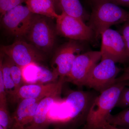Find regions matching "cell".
I'll return each instance as SVG.
<instances>
[{"label":"cell","mask_w":129,"mask_h":129,"mask_svg":"<svg viewBox=\"0 0 129 129\" xmlns=\"http://www.w3.org/2000/svg\"><path fill=\"white\" fill-rule=\"evenodd\" d=\"M89 1L91 12L87 25L94 32L96 40L111 26L129 19V11L107 0Z\"/></svg>","instance_id":"cell-1"},{"label":"cell","mask_w":129,"mask_h":129,"mask_svg":"<svg viewBox=\"0 0 129 129\" xmlns=\"http://www.w3.org/2000/svg\"><path fill=\"white\" fill-rule=\"evenodd\" d=\"M126 83L127 81L116 83L96 97L88 113L84 129H104Z\"/></svg>","instance_id":"cell-2"},{"label":"cell","mask_w":129,"mask_h":129,"mask_svg":"<svg viewBox=\"0 0 129 129\" xmlns=\"http://www.w3.org/2000/svg\"><path fill=\"white\" fill-rule=\"evenodd\" d=\"M47 17L34 14L27 35L31 44L43 52L50 51L55 44L56 34Z\"/></svg>","instance_id":"cell-3"},{"label":"cell","mask_w":129,"mask_h":129,"mask_svg":"<svg viewBox=\"0 0 129 129\" xmlns=\"http://www.w3.org/2000/svg\"><path fill=\"white\" fill-rule=\"evenodd\" d=\"M110 59L101 60L92 69L84 86L92 88L101 93L116 84L120 69Z\"/></svg>","instance_id":"cell-4"},{"label":"cell","mask_w":129,"mask_h":129,"mask_svg":"<svg viewBox=\"0 0 129 129\" xmlns=\"http://www.w3.org/2000/svg\"><path fill=\"white\" fill-rule=\"evenodd\" d=\"M56 20V31L62 37L75 41H88L94 39L91 29L80 19L62 12Z\"/></svg>","instance_id":"cell-5"},{"label":"cell","mask_w":129,"mask_h":129,"mask_svg":"<svg viewBox=\"0 0 129 129\" xmlns=\"http://www.w3.org/2000/svg\"><path fill=\"white\" fill-rule=\"evenodd\" d=\"M101 37V60L110 59L115 63L128 61L126 45L120 32L109 28L103 33Z\"/></svg>","instance_id":"cell-6"},{"label":"cell","mask_w":129,"mask_h":129,"mask_svg":"<svg viewBox=\"0 0 129 129\" xmlns=\"http://www.w3.org/2000/svg\"><path fill=\"white\" fill-rule=\"evenodd\" d=\"M1 50L2 52L21 68L45 60L43 52L32 44L22 41H17L9 45L2 46Z\"/></svg>","instance_id":"cell-7"},{"label":"cell","mask_w":129,"mask_h":129,"mask_svg":"<svg viewBox=\"0 0 129 129\" xmlns=\"http://www.w3.org/2000/svg\"><path fill=\"white\" fill-rule=\"evenodd\" d=\"M34 14L27 6L19 5L2 16L3 27L13 35H27L32 23Z\"/></svg>","instance_id":"cell-8"},{"label":"cell","mask_w":129,"mask_h":129,"mask_svg":"<svg viewBox=\"0 0 129 129\" xmlns=\"http://www.w3.org/2000/svg\"><path fill=\"white\" fill-rule=\"evenodd\" d=\"M101 58V53L98 51H90L80 54L75 59L65 81L79 87L84 86L90 73Z\"/></svg>","instance_id":"cell-9"},{"label":"cell","mask_w":129,"mask_h":129,"mask_svg":"<svg viewBox=\"0 0 129 129\" xmlns=\"http://www.w3.org/2000/svg\"><path fill=\"white\" fill-rule=\"evenodd\" d=\"M82 49L80 44L73 40L61 46L53 57V71L60 78H65L71 71L75 59Z\"/></svg>","instance_id":"cell-10"},{"label":"cell","mask_w":129,"mask_h":129,"mask_svg":"<svg viewBox=\"0 0 129 129\" xmlns=\"http://www.w3.org/2000/svg\"><path fill=\"white\" fill-rule=\"evenodd\" d=\"M65 81V78H60L59 80L55 83L24 84L11 96L16 101L28 98H44L51 96H59Z\"/></svg>","instance_id":"cell-11"},{"label":"cell","mask_w":129,"mask_h":129,"mask_svg":"<svg viewBox=\"0 0 129 129\" xmlns=\"http://www.w3.org/2000/svg\"><path fill=\"white\" fill-rule=\"evenodd\" d=\"M90 92L73 91L70 92L66 99L70 106L71 114L67 122H74L80 120L85 123L88 113L95 98Z\"/></svg>","instance_id":"cell-12"},{"label":"cell","mask_w":129,"mask_h":129,"mask_svg":"<svg viewBox=\"0 0 129 129\" xmlns=\"http://www.w3.org/2000/svg\"><path fill=\"white\" fill-rule=\"evenodd\" d=\"M43 98H28L21 100L12 116L11 129H23L32 122L40 101Z\"/></svg>","instance_id":"cell-13"},{"label":"cell","mask_w":129,"mask_h":129,"mask_svg":"<svg viewBox=\"0 0 129 129\" xmlns=\"http://www.w3.org/2000/svg\"><path fill=\"white\" fill-rule=\"evenodd\" d=\"M58 96H51L42 99L37 106L33 120L28 126L45 129L49 122L48 115L49 111L53 104L58 101Z\"/></svg>","instance_id":"cell-14"},{"label":"cell","mask_w":129,"mask_h":129,"mask_svg":"<svg viewBox=\"0 0 129 129\" xmlns=\"http://www.w3.org/2000/svg\"><path fill=\"white\" fill-rule=\"evenodd\" d=\"M25 3L34 14L56 19L60 16L56 12L53 0H26Z\"/></svg>","instance_id":"cell-15"},{"label":"cell","mask_w":129,"mask_h":129,"mask_svg":"<svg viewBox=\"0 0 129 129\" xmlns=\"http://www.w3.org/2000/svg\"><path fill=\"white\" fill-rule=\"evenodd\" d=\"M58 5L62 12L68 16L80 19L84 22L89 20L90 15L86 13L80 0H60Z\"/></svg>","instance_id":"cell-16"},{"label":"cell","mask_w":129,"mask_h":129,"mask_svg":"<svg viewBox=\"0 0 129 129\" xmlns=\"http://www.w3.org/2000/svg\"><path fill=\"white\" fill-rule=\"evenodd\" d=\"M3 61V58H1L0 67L2 68L3 79L7 94L10 96L14 94L16 91L15 84L11 74L10 66V58L7 56Z\"/></svg>","instance_id":"cell-17"},{"label":"cell","mask_w":129,"mask_h":129,"mask_svg":"<svg viewBox=\"0 0 129 129\" xmlns=\"http://www.w3.org/2000/svg\"><path fill=\"white\" fill-rule=\"evenodd\" d=\"M107 122L110 124L124 129H129V109L115 114H110Z\"/></svg>","instance_id":"cell-18"},{"label":"cell","mask_w":129,"mask_h":129,"mask_svg":"<svg viewBox=\"0 0 129 129\" xmlns=\"http://www.w3.org/2000/svg\"><path fill=\"white\" fill-rule=\"evenodd\" d=\"M10 66L12 78L16 87L15 93L19 88L22 85V84L23 82L22 69L21 67L16 64L10 58Z\"/></svg>","instance_id":"cell-19"},{"label":"cell","mask_w":129,"mask_h":129,"mask_svg":"<svg viewBox=\"0 0 129 129\" xmlns=\"http://www.w3.org/2000/svg\"><path fill=\"white\" fill-rule=\"evenodd\" d=\"M13 121L9 115L7 106H0V125L4 128H12Z\"/></svg>","instance_id":"cell-20"},{"label":"cell","mask_w":129,"mask_h":129,"mask_svg":"<svg viewBox=\"0 0 129 129\" xmlns=\"http://www.w3.org/2000/svg\"><path fill=\"white\" fill-rule=\"evenodd\" d=\"M26 0H0V12L1 17L6 12L14 8L22 5Z\"/></svg>","instance_id":"cell-21"},{"label":"cell","mask_w":129,"mask_h":129,"mask_svg":"<svg viewBox=\"0 0 129 129\" xmlns=\"http://www.w3.org/2000/svg\"><path fill=\"white\" fill-rule=\"evenodd\" d=\"M129 106V88L126 86L122 90L115 107L125 108Z\"/></svg>","instance_id":"cell-22"},{"label":"cell","mask_w":129,"mask_h":129,"mask_svg":"<svg viewBox=\"0 0 129 129\" xmlns=\"http://www.w3.org/2000/svg\"><path fill=\"white\" fill-rule=\"evenodd\" d=\"M7 94L2 68L0 67V106H7Z\"/></svg>","instance_id":"cell-23"},{"label":"cell","mask_w":129,"mask_h":129,"mask_svg":"<svg viewBox=\"0 0 129 129\" xmlns=\"http://www.w3.org/2000/svg\"><path fill=\"white\" fill-rule=\"evenodd\" d=\"M126 45L129 61V19L124 23L120 30Z\"/></svg>","instance_id":"cell-24"},{"label":"cell","mask_w":129,"mask_h":129,"mask_svg":"<svg viewBox=\"0 0 129 129\" xmlns=\"http://www.w3.org/2000/svg\"><path fill=\"white\" fill-rule=\"evenodd\" d=\"M114 3L115 5L125 7L129 9V0H107Z\"/></svg>","instance_id":"cell-25"},{"label":"cell","mask_w":129,"mask_h":129,"mask_svg":"<svg viewBox=\"0 0 129 129\" xmlns=\"http://www.w3.org/2000/svg\"><path fill=\"white\" fill-rule=\"evenodd\" d=\"M129 81V73H123L116 79V83L123 81Z\"/></svg>","instance_id":"cell-26"},{"label":"cell","mask_w":129,"mask_h":129,"mask_svg":"<svg viewBox=\"0 0 129 129\" xmlns=\"http://www.w3.org/2000/svg\"><path fill=\"white\" fill-rule=\"evenodd\" d=\"M104 129H124L120 128V127H117L115 125L110 124L109 123H107L104 125Z\"/></svg>","instance_id":"cell-27"},{"label":"cell","mask_w":129,"mask_h":129,"mask_svg":"<svg viewBox=\"0 0 129 129\" xmlns=\"http://www.w3.org/2000/svg\"><path fill=\"white\" fill-rule=\"evenodd\" d=\"M23 129H45L44 128H36V127H30V126H27V127H25ZM54 129H61L59 128V127L58 128H55Z\"/></svg>","instance_id":"cell-28"},{"label":"cell","mask_w":129,"mask_h":129,"mask_svg":"<svg viewBox=\"0 0 129 129\" xmlns=\"http://www.w3.org/2000/svg\"><path fill=\"white\" fill-rule=\"evenodd\" d=\"M124 73H129V66L125 68L124 70Z\"/></svg>","instance_id":"cell-29"},{"label":"cell","mask_w":129,"mask_h":129,"mask_svg":"<svg viewBox=\"0 0 129 129\" xmlns=\"http://www.w3.org/2000/svg\"><path fill=\"white\" fill-rule=\"evenodd\" d=\"M53 1L55 5L56 4H57L58 5L60 0H53Z\"/></svg>","instance_id":"cell-30"},{"label":"cell","mask_w":129,"mask_h":129,"mask_svg":"<svg viewBox=\"0 0 129 129\" xmlns=\"http://www.w3.org/2000/svg\"><path fill=\"white\" fill-rule=\"evenodd\" d=\"M126 86H129V81H127Z\"/></svg>","instance_id":"cell-31"},{"label":"cell","mask_w":129,"mask_h":129,"mask_svg":"<svg viewBox=\"0 0 129 129\" xmlns=\"http://www.w3.org/2000/svg\"><path fill=\"white\" fill-rule=\"evenodd\" d=\"M0 129H6L5 128H4L2 126H1V125H0Z\"/></svg>","instance_id":"cell-32"},{"label":"cell","mask_w":129,"mask_h":129,"mask_svg":"<svg viewBox=\"0 0 129 129\" xmlns=\"http://www.w3.org/2000/svg\"><path fill=\"white\" fill-rule=\"evenodd\" d=\"M123 129H124V128H123Z\"/></svg>","instance_id":"cell-33"}]
</instances>
